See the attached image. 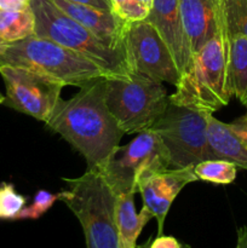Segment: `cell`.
<instances>
[{"mask_svg": "<svg viewBox=\"0 0 247 248\" xmlns=\"http://www.w3.org/2000/svg\"><path fill=\"white\" fill-rule=\"evenodd\" d=\"M104 79L90 80L72 98H60L45 123L84 156L87 170L96 169L124 136L107 108Z\"/></svg>", "mask_w": 247, "mask_h": 248, "instance_id": "1", "label": "cell"}, {"mask_svg": "<svg viewBox=\"0 0 247 248\" xmlns=\"http://www.w3.org/2000/svg\"><path fill=\"white\" fill-rule=\"evenodd\" d=\"M229 34L224 12L219 29L194 53L190 68L181 77L170 102L213 114L228 106L232 97L229 85Z\"/></svg>", "mask_w": 247, "mask_h": 248, "instance_id": "2", "label": "cell"}, {"mask_svg": "<svg viewBox=\"0 0 247 248\" xmlns=\"http://www.w3.org/2000/svg\"><path fill=\"white\" fill-rule=\"evenodd\" d=\"M0 65L23 68L62 82L80 87L96 78H109L108 73L89 58L43 36L0 44Z\"/></svg>", "mask_w": 247, "mask_h": 248, "instance_id": "3", "label": "cell"}, {"mask_svg": "<svg viewBox=\"0 0 247 248\" xmlns=\"http://www.w3.org/2000/svg\"><path fill=\"white\" fill-rule=\"evenodd\" d=\"M69 189L61 191L82 228L86 248H120L115 222L116 194L97 170L77 178H64Z\"/></svg>", "mask_w": 247, "mask_h": 248, "instance_id": "4", "label": "cell"}, {"mask_svg": "<svg viewBox=\"0 0 247 248\" xmlns=\"http://www.w3.org/2000/svg\"><path fill=\"white\" fill-rule=\"evenodd\" d=\"M35 18V35L89 58L110 77H128L133 72L127 51L109 47L93 33L58 9L51 0H31Z\"/></svg>", "mask_w": 247, "mask_h": 248, "instance_id": "5", "label": "cell"}, {"mask_svg": "<svg viewBox=\"0 0 247 248\" xmlns=\"http://www.w3.org/2000/svg\"><path fill=\"white\" fill-rule=\"evenodd\" d=\"M104 99L124 135L152 127L165 113L170 96L161 81L132 72L128 77L104 79Z\"/></svg>", "mask_w": 247, "mask_h": 248, "instance_id": "6", "label": "cell"}, {"mask_svg": "<svg viewBox=\"0 0 247 248\" xmlns=\"http://www.w3.org/2000/svg\"><path fill=\"white\" fill-rule=\"evenodd\" d=\"M171 169L169 153L159 136L152 130L142 131L126 145H116L94 170L99 172L116 194L138 193V177L145 171Z\"/></svg>", "mask_w": 247, "mask_h": 248, "instance_id": "7", "label": "cell"}, {"mask_svg": "<svg viewBox=\"0 0 247 248\" xmlns=\"http://www.w3.org/2000/svg\"><path fill=\"white\" fill-rule=\"evenodd\" d=\"M164 143L171 169L195 166L217 159L207 140L206 113L170 102L165 113L152 126Z\"/></svg>", "mask_w": 247, "mask_h": 248, "instance_id": "8", "label": "cell"}, {"mask_svg": "<svg viewBox=\"0 0 247 248\" xmlns=\"http://www.w3.org/2000/svg\"><path fill=\"white\" fill-rule=\"evenodd\" d=\"M5 82V106L46 123L60 101L62 82L31 70L0 65Z\"/></svg>", "mask_w": 247, "mask_h": 248, "instance_id": "9", "label": "cell"}, {"mask_svg": "<svg viewBox=\"0 0 247 248\" xmlns=\"http://www.w3.org/2000/svg\"><path fill=\"white\" fill-rule=\"evenodd\" d=\"M126 51L133 72L177 86L181 73L166 43L152 23L130 22L126 33Z\"/></svg>", "mask_w": 247, "mask_h": 248, "instance_id": "10", "label": "cell"}, {"mask_svg": "<svg viewBox=\"0 0 247 248\" xmlns=\"http://www.w3.org/2000/svg\"><path fill=\"white\" fill-rule=\"evenodd\" d=\"M199 181L194 166L184 169H167L162 171H145L138 177L137 188L143 206L152 212L157 222V236L164 232V224L174 199L189 183Z\"/></svg>", "mask_w": 247, "mask_h": 248, "instance_id": "11", "label": "cell"}, {"mask_svg": "<svg viewBox=\"0 0 247 248\" xmlns=\"http://www.w3.org/2000/svg\"><path fill=\"white\" fill-rule=\"evenodd\" d=\"M171 51L181 77L188 72L193 61L190 45L182 23L179 0H153L147 18Z\"/></svg>", "mask_w": 247, "mask_h": 248, "instance_id": "12", "label": "cell"}, {"mask_svg": "<svg viewBox=\"0 0 247 248\" xmlns=\"http://www.w3.org/2000/svg\"><path fill=\"white\" fill-rule=\"evenodd\" d=\"M58 9L89 29L109 47L126 51V33L130 22L113 11L77 4L69 0H51Z\"/></svg>", "mask_w": 247, "mask_h": 248, "instance_id": "13", "label": "cell"}, {"mask_svg": "<svg viewBox=\"0 0 247 248\" xmlns=\"http://www.w3.org/2000/svg\"><path fill=\"white\" fill-rule=\"evenodd\" d=\"M179 9L194 56L219 29L223 21L222 0H179Z\"/></svg>", "mask_w": 247, "mask_h": 248, "instance_id": "14", "label": "cell"}, {"mask_svg": "<svg viewBox=\"0 0 247 248\" xmlns=\"http://www.w3.org/2000/svg\"><path fill=\"white\" fill-rule=\"evenodd\" d=\"M135 195L136 191L116 195L115 222L120 248L137 247V239L143 228L154 218L145 206H143L139 213L136 212Z\"/></svg>", "mask_w": 247, "mask_h": 248, "instance_id": "15", "label": "cell"}, {"mask_svg": "<svg viewBox=\"0 0 247 248\" xmlns=\"http://www.w3.org/2000/svg\"><path fill=\"white\" fill-rule=\"evenodd\" d=\"M229 34V33H228ZM230 91L237 101L247 107V38L241 34H229Z\"/></svg>", "mask_w": 247, "mask_h": 248, "instance_id": "16", "label": "cell"}, {"mask_svg": "<svg viewBox=\"0 0 247 248\" xmlns=\"http://www.w3.org/2000/svg\"><path fill=\"white\" fill-rule=\"evenodd\" d=\"M35 35V18L31 9L0 11V44H10Z\"/></svg>", "mask_w": 247, "mask_h": 248, "instance_id": "17", "label": "cell"}, {"mask_svg": "<svg viewBox=\"0 0 247 248\" xmlns=\"http://www.w3.org/2000/svg\"><path fill=\"white\" fill-rule=\"evenodd\" d=\"M194 173L199 181L213 184H232L237 174V166L222 159H208L194 166Z\"/></svg>", "mask_w": 247, "mask_h": 248, "instance_id": "18", "label": "cell"}, {"mask_svg": "<svg viewBox=\"0 0 247 248\" xmlns=\"http://www.w3.org/2000/svg\"><path fill=\"white\" fill-rule=\"evenodd\" d=\"M222 5L228 33L247 38V0H222Z\"/></svg>", "mask_w": 247, "mask_h": 248, "instance_id": "19", "label": "cell"}, {"mask_svg": "<svg viewBox=\"0 0 247 248\" xmlns=\"http://www.w3.org/2000/svg\"><path fill=\"white\" fill-rule=\"evenodd\" d=\"M27 199L19 193L12 183L0 184V219L16 220L18 213L26 207Z\"/></svg>", "mask_w": 247, "mask_h": 248, "instance_id": "20", "label": "cell"}, {"mask_svg": "<svg viewBox=\"0 0 247 248\" xmlns=\"http://www.w3.org/2000/svg\"><path fill=\"white\" fill-rule=\"evenodd\" d=\"M57 200L61 201V193L52 194L47 190H39L34 195L33 202L29 206H27V207H24L18 213V216L16 217V220L39 219V218L43 217L52 207L53 203Z\"/></svg>", "mask_w": 247, "mask_h": 248, "instance_id": "21", "label": "cell"}, {"mask_svg": "<svg viewBox=\"0 0 247 248\" xmlns=\"http://www.w3.org/2000/svg\"><path fill=\"white\" fill-rule=\"evenodd\" d=\"M114 14L127 22L143 21L149 15V10L137 0H110Z\"/></svg>", "mask_w": 247, "mask_h": 248, "instance_id": "22", "label": "cell"}, {"mask_svg": "<svg viewBox=\"0 0 247 248\" xmlns=\"http://www.w3.org/2000/svg\"><path fill=\"white\" fill-rule=\"evenodd\" d=\"M148 248H190V246L183 242L178 241L173 236H166V235H160L155 239L150 237L149 247Z\"/></svg>", "mask_w": 247, "mask_h": 248, "instance_id": "23", "label": "cell"}, {"mask_svg": "<svg viewBox=\"0 0 247 248\" xmlns=\"http://www.w3.org/2000/svg\"><path fill=\"white\" fill-rule=\"evenodd\" d=\"M229 125L232 128V131L236 133L237 137L240 138L244 147L247 149V114L235 119Z\"/></svg>", "mask_w": 247, "mask_h": 248, "instance_id": "24", "label": "cell"}, {"mask_svg": "<svg viewBox=\"0 0 247 248\" xmlns=\"http://www.w3.org/2000/svg\"><path fill=\"white\" fill-rule=\"evenodd\" d=\"M31 7V0H0V11H23Z\"/></svg>", "mask_w": 247, "mask_h": 248, "instance_id": "25", "label": "cell"}, {"mask_svg": "<svg viewBox=\"0 0 247 248\" xmlns=\"http://www.w3.org/2000/svg\"><path fill=\"white\" fill-rule=\"evenodd\" d=\"M69 1L77 2V4L82 5H89V6L97 7V9L101 10H107V11H113L110 0H69Z\"/></svg>", "mask_w": 247, "mask_h": 248, "instance_id": "26", "label": "cell"}, {"mask_svg": "<svg viewBox=\"0 0 247 248\" xmlns=\"http://www.w3.org/2000/svg\"><path fill=\"white\" fill-rule=\"evenodd\" d=\"M236 248H247V225L237 230Z\"/></svg>", "mask_w": 247, "mask_h": 248, "instance_id": "27", "label": "cell"}, {"mask_svg": "<svg viewBox=\"0 0 247 248\" xmlns=\"http://www.w3.org/2000/svg\"><path fill=\"white\" fill-rule=\"evenodd\" d=\"M137 1L139 2L140 5H143V6L147 7L148 10L152 9V6H153V0H137Z\"/></svg>", "mask_w": 247, "mask_h": 248, "instance_id": "28", "label": "cell"}, {"mask_svg": "<svg viewBox=\"0 0 247 248\" xmlns=\"http://www.w3.org/2000/svg\"><path fill=\"white\" fill-rule=\"evenodd\" d=\"M149 242H150V239H148L147 242H144L143 245H139V246H137L136 248H148L149 247Z\"/></svg>", "mask_w": 247, "mask_h": 248, "instance_id": "29", "label": "cell"}, {"mask_svg": "<svg viewBox=\"0 0 247 248\" xmlns=\"http://www.w3.org/2000/svg\"><path fill=\"white\" fill-rule=\"evenodd\" d=\"M4 102H5V96L0 92V104H4Z\"/></svg>", "mask_w": 247, "mask_h": 248, "instance_id": "30", "label": "cell"}, {"mask_svg": "<svg viewBox=\"0 0 247 248\" xmlns=\"http://www.w3.org/2000/svg\"><path fill=\"white\" fill-rule=\"evenodd\" d=\"M246 114H247V107H246Z\"/></svg>", "mask_w": 247, "mask_h": 248, "instance_id": "31", "label": "cell"}]
</instances>
